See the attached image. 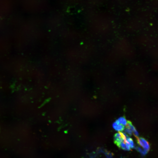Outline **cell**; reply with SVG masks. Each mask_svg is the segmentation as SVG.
<instances>
[{"instance_id":"ba28073f","label":"cell","mask_w":158,"mask_h":158,"mask_svg":"<svg viewBox=\"0 0 158 158\" xmlns=\"http://www.w3.org/2000/svg\"><path fill=\"white\" fill-rule=\"evenodd\" d=\"M124 130L125 133L126 134H127L130 135H132V132L129 128L126 127Z\"/></svg>"},{"instance_id":"52a82bcc","label":"cell","mask_w":158,"mask_h":158,"mask_svg":"<svg viewBox=\"0 0 158 158\" xmlns=\"http://www.w3.org/2000/svg\"><path fill=\"white\" fill-rule=\"evenodd\" d=\"M126 142L131 149H132L134 147V142L132 139L129 137L128 135L126 137Z\"/></svg>"},{"instance_id":"7a4b0ae2","label":"cell","mask_w":158,"mask_h":158,"mask_svg":"<svg viewBox=\"0 0 158 158\" xmlns=\"http://www.w3.org/2000/svg\"><path fill=\"white\" fill-rule=\"evenodd\" d=\"M137 140L138 143L145 149L148 150L149 146L147 142L143 138H137Z\"/></svg>"},{"instance_id":"3957f363","label":"cell","mask_w":158,"mask_h":158,"mask_svg":"<svg viewBox=\"0 0 158 158\" xmlns=\"http://www.w3.org/2000/svg\"><path fill=\"white\" fill-rule=\"evenodd\" d=\"M112 127L115 130L119 132L122 131L124 129V126L119 123L116 121L113 123Z\"/></svg>"},{"instance_id":"277c9868","label":"cell","mask_w":158,"mask_h":158,"mask_svg":"<svg viewBox=\"0 0 158 158\" xmlns=\"http://www.w3.org/2000/svg\"><path fill=\"white\" fill-rule=\"evenodd\" d=\"M117 146L119 148L125 150L130 151L131 150L128 145L126 141L122 142Z\"/></svg>"},{"instance_id":"5b68a950","label":"cell","mask_w":158,"mask_h":158,"mask_svg":"<svg viewBox=\"0 0 158 158\" xmlns=\"http://www.w3.org/2000/svg\"><path fill=\"white\" fill-rule=\"evenodd\" d=\"M126 126V127L129 128L132 131V133H133L135 137H137L138 136V132L131 122L128 121Z\"/></svg>"},{"instance_id":"8992f818","label":"cell","mask_w":158,"mask_h":158,"mask_svg":"<svg viewBox=\"0 0 158 158\" xmlns=\"http://www.w3.org/2000/svg\"><path fill=\"white\" fill-rule=\"evenodd\" d=\"M116 121L124 126H126L128 122L126 119L123 117H120Z\"/></svg>"},{"instance_id":"6da1fadb","label":"cell","mask_w":158,"mask_h":158,"mask_svg":"<svg viewBox=\"0 0 158 158\" xmlns=\"http://www.w3.org/2000/svg\"><path fill=\"white\" fill-rule=\"evenodd\" d=\"M128 135L125 133L119 132L116 133L114 136V142L117 146L121 142H126V137Z\"/></svg>"}]
</instances>
